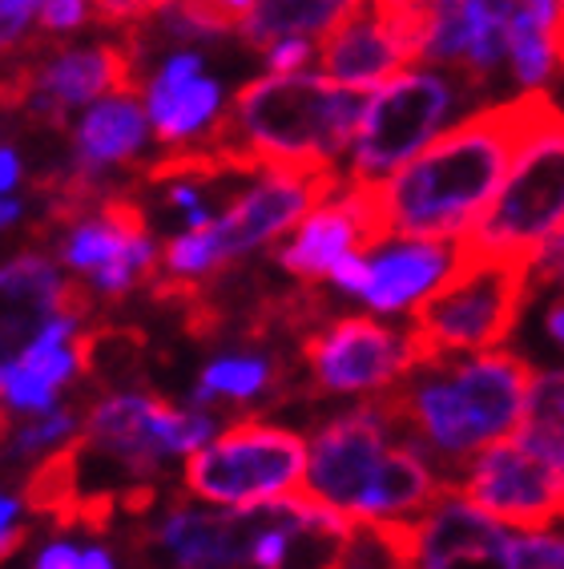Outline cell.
<instances>
[{"instance_id":"8d00e7d4","label":"cell","mask_w":564,"mask_h":569,"mask_svg":"<svg viewBox=\"0 0 564 569\" xmlns=\"http://www.w3.org/2000/svg\"><path fill=\"white\" fill-rule=\"evenodd\" d=\"M561 12H556V29H553V49H556V61L564 66V0H556Z\"/></svg>"},{"instance_id":"4dcf8cb0","label":"cell","mask_w":564,"mask_h":569,"mask_svg":"<svg viewBox=\"0 0 564 569\" xmlns=\"http://www.w3.org/2000/svg\"><path fill=\"white\" fill-rule=\"evenodd\" d=\"M311 57H315V49L306 37H286L274 49H266V69L271 73H303L311 66Z\"/></svg>"},{"instance_id":"e0dca14e","label":"cell","mask_w":564,"mask_h":569,"mask_svg":"<svg viewBox=\"0 0 564 569\" xmlns=\"http://www.w3.org/2000/svg\"><path fill=\"white\" fill-rule=\"evenodd\" d=\"M444 489H452L444 472L415 445L395 440L383 452L380 469L371 472L367 489L355 505V517L359 521H420Z\"/></svg>"},{"instance_id":"f1b7e54d","label":"cell","mask_w":564,"mask_h":569,"mask_svg":"<svg viewBox=\"0 0 564 569\" xmlns=\"http://www.w3.org/2000/svg\"><path fill=\"white\" fill-rule=\"evenodd\" d=\"M37 21H41V33L66 37L89 21V4L85 0H44V9Z\"/></svg>"},{"instance_id":"9a60e30c","label":"cell","mask_w":564,"mask_h":569,"mask_svg":"<svg viewBox=\"0 0 564 569\" xmlns=\"http://www.w3.org/2000/svg\"><path fill=\"white\" fill-rule=\"evenodd\" d=\"M447 368H452V380H456L467 412H472L480 445L516 437V428L524 420V405H528L532 376H536L532 363L521 360L516 351L489 348L476 351L464 363L452 360Z\"/></svg>"},{"instance_id":"cb8c5ba5","label":"cell","mask_w":564,"mask_h":569,"mask_svg":"<svg viewBox=\"0 0 564 569\" xmlns=\"http://www.w3.org/2000/svg\"><path fill=\"white\" fill-rule=\"evenodd\" d=\"M556 0H516L508 21V57L512 69L521 77V86H541L544 77L553 73L556 49H553V29H556Z\"/></svg>"},{"instance_id":"30bf717a","label":"cell","mask_w":564,"mask_h":569,"mask_svg":"<svg viewBox=\"0 0 564 569\" xmlns=\"http://www.w3.org/2000/svg\"><path fill=\"white\" fill-rule=\"evenodd\" d=\"M472 501L512 529H548L564 517V472L512 440H492L467 460L460 481Z\"/></svg>"},{"instance_id":"44dd1931","label":"cell","mask_w":564,"mask_h":569,"mask_svg":"<svg viewBox=\"0 0 564 569\" xmlns=\"http://www.w3.org/2000/svg\"><path fill=\"white\" fill-rule=\"evenodd\" d=\"M145 118L138 93H109L77 126V158L93 166H130L145 142Z\"/></svg>"},{"instance_id":"7a4b0ae2","label":"cell","mask_w":564,"mask_h":569,"mask_svg":"<svg viewBox=\"0 0 564 569\" xmlns=\"http://www.w3.org/2000/svg\"><path fill=\"white\" fill-rule=\"evenodd\" d=\"M367 106V89L331 77L266 73L234 93L202 142L226 150L234 174H262L271 166L331 170L355 146Z\"/></svg>"},{"instance_id":"d590c367","label":"cell","mask_w":564,"mask_h":569,"mask_svg":"<svg viewBox=\"0 0 564 569\" xmlns=\"http://www.w3.org/2000/svg\"><path fill=\"white\" fill-rule=\"evenodd\" d=\"M81 569H118V561L109 558V549L93 546V549H85V553H81Z\"/></svg>"},{"instance_id":"4316f807","label":"cell","mask_w":564,"mask_h":569,"mask_svg":"<svg viewBox=\"0 0 564 569\" xmlns=\"http://www.w3.org/2000/svg\"><path fill=\"white\" fill-rule=\"evenodd\" d=\"M500 569H564V533L524 529V533L508 537Z\"/></svg>"},{"instance_id":"74e56055","label":"cell","mask_w":564,"mask_h":569,"mask_svg":"<svg viewBox=\"0 0 564 569\" xmlns=\"http://www.w3.org/2000/svg\"><path fill=\"white\" fill-rule=\"evenodd\" d=\"M21 219V202H17V198H4V207H0V222H4V227H12V222Z\"/></svg>"},{"instance_id":"836d02e7","label":"cell","mask_w":564,"mask_h":569,"mask_svg":"<svg viewBox=\"0 0 564 569\" xmlns=\"http://www.w3.org/2000/svg\"><path fill=\"white\" fill-rule=\"evenodd\" d=\"M17 182H21V153L4 146V153H0V187H4V194H12Z\"/></svg>"},{"instance_id":"9c48e42d","label":"cell","mask_w":564,"mask_h":569,"mask_svg":"<svg viewBox=\"0 0 564 569\" xmlns=\"http://www.w3.org/2000/svg\"><path fill=\"white\" fill-rule=\"evenodd\" d=\"M343 190V174L311 170V166H271L242 198H234L222 219H214L222 259L234 263L242 254L274 242L282 230L299 227L315 207L331 202Z\"/></svg>"},{"instance_id":"d6986e66","label":"cell","mask_w":564,"mask_h":569,"mask_svg":"<svg viewBox=\"0 0 564 569\" xmlns=\"http://www.w3.org/2000/svg\"><path fill=\"white\" fill-rule=\"evenodd\" d=\"M452 254L444 242H420L403 239L400 247L383 251L371 263V287L363 303L380 316H395L403 307H415L427 291H432L447 271H452Z\"/></svg>"},{"instance_id":"277c9868","label":"cell","mask_w":564,"mask_h":569,"mask_svg":"<svg viewBox=\"0 0 564 569\" xmlns=\"http://www.w3.org/2000/svg\"><path fill=\"white\" fill-rule=\"evenodd\" d=\"M532 299V259L452 263V271L412 307L407 343L420 363L456 360L508 340Z\"/></svg>"},{"instance_id":"2e32d148","label":"cell","mask_w":564,"mask_h":569,"mask_svg":"<svg viewBox=\"0 0 564 569\" xmlns=\"http://www.w3.org/2000/svg\"><path fill=\"white\" fill-rule=\"evenodd\" d=\"M403 66L400 49L383 33L371 0H351L348 12L323 33L319 44V73L339 86L375 89L387 86L391 73Z\"/></svg>"},{"instance_id":"4fadbf2b","label":"cell","mask_w":564,"mask_h":569,"mask_svg":"<svg viewBox=\"0 0 564 569\" xmlns=\"http://www.w3.org/2000/svg\"><path fill=\"white\" fill-rule=\"evenodd\" d=\"M512 9L516 0H432L423 57L480 89L508 53Z\"/></svg>"},{"instance_id":"7402d4cb","label":"cell","mask_w":564,"mask_h":569,"mask_svg":"<svg viewBox=\"0 0 564 569\" xmlns=\"http://www.w3.org/2000/svg\"><path fill=\"white\" fill-rule=\"evenodd\" d=\"M351 0H254L239 33L254 49H274L286 37H315L348 12Z\"/></svg>"},{"instance_id":"8fae6325","label":"cell","mask_w":564,"mask_h":569,"mask_svg":"<svg viewBox=\"0 0 564 569\" xmlns=\"http://www.w3.org/2000/svg\"><path fill=\"white\" fill-rule=\"evenodd\" d=\"M391 445V425L383 417L380 400L371 396L363 405L323 420L311 437V460H306V493L335 505L355 517V505L367 489L371 472L380 469L383 452Z\"/></svg>"},{"instance_id":"ba28073f","label":"cell","mask_w":564,"mask_h":569,"mask_svg":"<svg viewBox=\"0 0 564 569\" xmlns=\"http://www.w3.org/2000/svg\"><path fill=\"white\" fill-rule=\"evenodd\" d=\"M299 356L306 368V400L383 392L415 368L407 331L400 336L395 328L367 316H339L319 331H306L299 340Z\"/></svg>"},{"instance_id":"ffe728a7","label":"cell","mask_w":564,"mask_h":569,"mask_svg":"<svg viewBox=\"0 0 564 569\" xmlns=\"http://www.w3.org/2000/svg\"><path fill=\"white\" fill-rule=\"evenodd\" d=\"M348 251L363 254V234H359L355 214H351V207L343 202V190H339L331 202L315 207L299 222V234L274 259L286 274L315 283V279H331V267Z\"/></svg>"},{"instance_id":"52a82bcc","label":"cell","mask_w":564,"mask_h":569,"mask_svg":"<svg viewBox=\"0 0 564 569\" xmlns=\"http://www.w3.org/2000/svg\"><path fill=\"white\" fill-rule=\"evenodd\" d=\"M460 86L444 73H400L371 98L367 118L359 126V138L351 146V170L348 182H375V178L395 174L400 166L415 158L427 142L440 138L444 121L456 113L464 98Z\"/></svg>"},{"instance_id":"3957f363","label":"cell","mask_w":564,"mask_h":569,"mask_svg":"<svg viewBox=\"0 0 564 569\" xmlns=\"http://www.w3.org/2000/svg\"><path fill=\"white\" fill-rule=\"evenodd\" d=\"M564 230V110L544 98L541 118L524 138L504 187L472 227L456 239L452 263L532 259Z\"/></svg>"},{"instance_id":"603a6c76","label":"cell","mask_w":564,"mask_h":569,"mask_svg":"<svg viewBox=\"0 0 564 569\" xmlns=\"http://www.w3.org/2000/svg\"><path fill=\"white\" fill-rule=\"evenodd\" d=\"M145 113H150L153 138L162 146L190 142L198 130H207V121L218 113V81L194 77V81H185L178 89L150 81L145 86Z\"/></svg>"},{"instance_id":"1f68e13d","label":"cell","mask_w":564,"mask_h":569,"mask_svg":"<svg viewBox=\"0 0 564 569\" xmlns=\"http://www.w3.org/2000/svg\"><path fill=\"white\" fill-rule=\"evenodd\" d=\"M331 283L339 287V291H348V296H367V287H371V263H367V254H359V251H348L343 259H339L335 267H331Z\"/></svg>"},{"instance_id":"f546056e","label":"cell","mask_w":564,"mask_h":569,"mask_svg":"<svg viewBox=\"0 0 564 569\" xmlns=\"http://www.w3.org/2000/svg\"><path fill=\"white\" fill-rule=\"evenodd\" d=\"M44 0H0V17H4V53L29 37V21L41 17Z\"/></svg>"},{"instance_id":"f35d334b","label":"cell","mask_w":564,"mask_h":569,"mask_svg":"<svg viewBox=\"0 0 564 569\" xmlns=\"http://www.w3.org/2000/svg\"><path fill=\"white\" fill-rule=\"evenodd\" d=\"M400 569H415V566H400Z\"/></svg>"},{"instance_id":"8992f818","label":"cell","mask_w":564,"mask_h":569,"mask_svg":"<svg viewBox=\"0 0 564 569\" xmlns=\"http://www.w3.org/2000/svg\"><path fill=\"white\" fill-rule=\"evenodd\" d=\"M311 440L303 432L262 420L259 412L234 417L222 437L194 449L182 465L185 493L222 509H254L306 485Z\"/></svg>"},{"instance_id":"83f0119b","label":"cell","mask_w":564,"mask_h":569,"mask_svg":"<svg viewBox=\"0 0 564 569\" xmlns=\"http://www.w3.org/2000/svg\"><path fill=\"white\" fill-rule=\"evenodd\" d=\"M170 0H93V17L98 24H138V21H153L158 12L165 9Z\"/></svg>"},{"instance_id":"ac0fdd59","label":"cell","mask_w":564,"mask_h":569,"mask_svg":"<svg viewBox=\"0 0 564 569\" xmlns=\"http://www.w3.org/2000/svg\"><path fill=\"white\" fill-rule=\"evenodd\" d=\"M0 283H4V348L21 351L57 316L66 279L57 274V263L44 254V247L29 242L4 263Z\"/></svg>"},{"instance_id":"e575fe53","label":"cell","mask_w":564,"mask_h":569,"mask_svg":"<svg viewBox=\"0 0 564 569\" xmlns=\"http://www.w3.org/2000/svg\"><path fill=\"white\" fill-rule=\"evenodd\" d=\"M544 328H548V336H553V343L564 351V299H556L553 307H548V316H544Z\"/></svg>"},{"instance_id":"484cf974","label":"cell","mask_w":564,"mask_h":569,"mask_svg":"<svg viewBox=\"0 0 564 569\" xmlns=\"http://www.w3.org/2000/svg\"><path fill=\"white\" fill-rule=\"evenodd\" d=\"M57 383L41 380L37 372H29L21 360H4L0 368V396H4V412L9 417H37V412H53L57 408Z\"/></svg>"},{"instance_id":"5b68a950","label":"cell","mask_w":564,"mask_h":569,"mask_svg":"<svg viewBox=\"0 0 564 569\" xmlns=\"http://www.w3.org/2000/svg\"><path fill=\"white\" fill-rule=\"evenodd\" d=\"M4 77V110L21 113L37 130H66L69 110L109 93H141V66L130 44L69 49L61 37L37 33L12 49Z\"/></svg>"},{"instance_id":"6da1fadb","label":"cell","mask_w":564,"mask_h":569,"mask_svg":"<svg viewBox=\"0 0 564 569\" xmlns=\"http://www.w3.org/2000/svg\"><path fill=\"white\" fill-rule=\"evenodd\" d=\"M544 98V89L528 86L500 106H484L440 133L420 158L383 178V202L395 239H460L504 187L524 138L541 118Z\"/></svg>"},{"instance_id":"7c38bea8","label":"cell","mask_w":564,"mask_h":569,"mask_svg":"<svg viewBox=\"0 0 564 569\" xmlns=\"http://www.w3.org/2000/svg\"><path fill=\"white\" fill-rule=\"evenodd\" d=\"M271 513V501L254 505V509L207 513V509H190L178 497L170 505V513L162 517V526L145 533V541L165 549V558L174 561V569H250L254 541L266 529Z\"/></svg>"},{"instance_id":"d4e9b609","label":"cell","mask_w":564,"mask_h":569,"mask_svg":"<svg viewBox=\"0 0 564 569\" xmlns=\"http://www.w3.org/2000/svg\"><path fill=\"white\" fill-rule=\"evenodd\" d=\"M77 432H81V405H69V408L57 405L53 412L21 417L17 428L4 425V452L17 465H37V460L49 457L53 449H61Z\"/></svg>"},{"instance_id":"d6a6232c","label":"cell","mask_w":564,"mask_h":569,"mask_svg":"<svg viewBox=\"0 0 564 569\" xmlns=\"http://www.w3.org/2000/svg\"><path fill=\"white\" fill-rule=\"evenodd\" d=\"M33 569H81V553H77V546H69V541H53V546H44L41 553H37Z\"/></svg>"},{"instance_id":"5bb4252c","label":"cell","mask_w":564,"mask_h":569,"mask_svg":"<svg viewBox=\"0 0 564 569\" xmlns=\"http://www.w3.org/2000/svg\"><path fill=\"white\" fill-rule=\"evenodd\" d=\"M504 521L484 513L464 489H444L420 517V569H492L504 561Z\"/></svg>"}]
</instances>
